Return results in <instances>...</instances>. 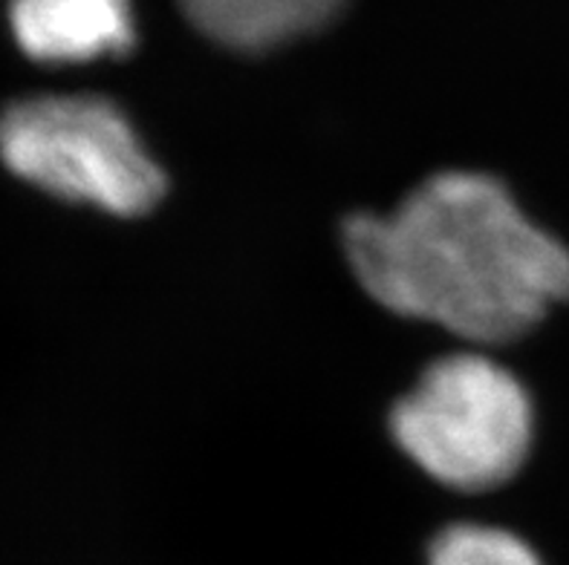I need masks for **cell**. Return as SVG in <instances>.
I'll list each match as a JSON object with an SVG mask.
<instances>
[{
	"label": "cell",
	"mask_w": 569,
	"mask_h": 565,
	"mask_svg": "<svg viewBox=\"0 0 569 565\" xmlns=\"http://www.w3.org/2000/svg\"><path fill=\"white\" fill-rule=\"evenodd\" d=\"M345 249L376 303L480 344L520 337L569 297V251L486 173H437L390 214L353 216Z\"/></svg>",
	"instance_id": "6da1fadb"
},
{
	"label": "cell",
	"mask_w": 569,
	"mask_h": 565,
	"mask_svg": "<svg viewBox=\"0 0 569 565\" xmlns=\"http://www.w3.org/2000/svg\"><path fill=\"white\" fill-rule=\"evenodd\" d=\"M393 438L428 476L457 491H489L520 471L532 404L512 373L483 355H451L426 370L390 415Z\"/></svg>",
	"instance_id": "3957f363"
},
{
	"label": "cell",
	"mask_w": 569,
	"mask_h": 565,
	"mask_svg": "<svg viewBox=\"0 0 569 565\" xmlns=\"http://www.w3.org/2000/svg\"><path fill=\"white\" fill-rule=\"evenodd\" d=\"M3 165L52 196L137 216L151 211L166 176L137 130L99 95H36L0 113Z\"/></svg>",
	"instance_id": "7a4b0ae2"
},
{
	"label": "cell",
	"mask_w": 569,
	"mask_h": 565,
	"mask_svg": "<svg viewBox=\"0 0 569 565\" xmlns=\"http://www.w3.org/2000/svg\"><path fill=\"white\" fill-rule=\"evenodd\" d=\"M428 565H541V559L509 531L455 525L433 539Z\"/></svg>",
	"instance_id": "8992f818"
},
{
	"label": "cell",
	"mask_w": 569,
	"mask_h": 565,
	"mask_svg": "<svg viewBox=\"0 0 569 565\" xmlns=\"http://www.w3.org/2000/svg\"><path fill=\"white\" fill-rule=\"evenodd\" d=\"M14 41L41 64H81L133 47L130 0H12Z\"/></svg>",
	"instance_id": "277c9868"
},
{
	"label": "cell",
	"mask_w": 569,
	"mask_h": 565,
	"mask_svg": "<svg viewBox=\"0 0 569 565\" xmlns=\"http://www.w3.org/2000/svg\"><path fill=\"white\" fill-rule=\"evenodd\" d=\"M345 0H180L202 36L234 50H267L316 32Z\"/></svg>",
	"instance_id": "5b68a950"
}]
</instances>
